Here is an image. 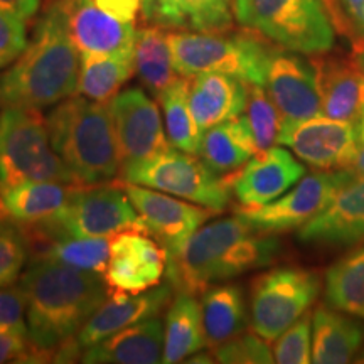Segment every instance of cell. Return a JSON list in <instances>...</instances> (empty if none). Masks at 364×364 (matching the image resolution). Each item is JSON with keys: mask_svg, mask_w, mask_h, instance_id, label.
<instances>
[{"mask_svg": "<svg viewBox=\"0 0 364 364\" xmlns=\"http://www.w3.org/2000/svg\"><path fill=\"white\" fill-rule=\"evenodd\" d=\"M265 90L280 110L284 122H299L322 115L316 66L300 56V53L273 49Z\"/></svg>", "mask_w": 364, "mask_h": 364, "instance_id": "cell-16", "label": "cell"}, {"mask_svg": "<svg viewBox=\"0 0 364 364\" xmlns=\"http://www.w3.org/2000/svg\"><path fill=\"white\" fill-rule=\"evenodd\" d=\"M108 105L122 166L144 161L171 147L157 103L140 88L118 91Z\"/></svg>", "mask_w": 364, "mask_h": 364, "instance_id": "cell-13", "label": "cell"}, {"mask_svg": "<svg viewBox=\"0 0 364 364\" xmlns=\"http://www.w3.org/2000/svg\"><path fill=\"white\" fill-rule=\"evenodd\" d=\"M322 113L346 122H359L364 112V73L353 61L314 59Z\"/></svg>", "mask_w": 364, "mask_h": 364, "instance_id": "cell-23", "label": "cell"}, {"mask_svg": "<svg viewBox=\"0 0 364 364\" xmlns=\"http://www.w3.org/2000/svg\"><path fill=\"white\" fill-rule=\"evenodd\" d=\"M147 22L166 29L228 33L233 29V0H150Z\"/></svg>", "mask_w": 364, "mask_h": 364, "instance_id": "cell-24", "label": "cell"}, {"mask_svg": "<svg viewBox=\"0 0 364 364\" xmlns=\"http://www.w3.org/2000/svg\"><path fill=\"white\" fill-rule=\"evenodd\" d=\"M353 63L364 73V39L356 41L353 53Z\"/></svg>", "mask_w": 364, "mask_h": 364, "instance_id": "cell-44", "label": "cell"}, {"mask_svg": "<svg viewBox=\"0 0 364 364\" xmlns=\"http://www.w3.org/2000/svg\"><path fill=\"white\" fill-rule=\"evenodd\" d=\"M356 172L317 171L304 176L279 199L260 208H240V215L253 230L263 235H280L300 230L324 209L341 189L354 179Z\"/></svg>", "mask_w": 364, "mask_h": 364, "instance_id": "cell-11", "label": "cell"}, {"mask_svg": "<svg viewBox=\"0 0 364 364\" xmlns=\"http://www.w3.org/2000/svg\"><path fill=\"white\" fill-rule=\"evenodd\" d=\"M21 287L26 294L29 339L44 363H53L54 353L76 338L110 295L102 273L46 258L27 262Z\"/></svg>", "mask_w": 364, "mask_h": 364, "instance_id": "cell-1", "label": "cell"}, {"mask_svg": "<svg viewBox=\"0 0 364 364\" xmlns=\"http://www.w3.org/2000/svg\"><path fill=\"white\" fill-rule=\"evenodd\" d=\"M297 236L302 243L354 247L364 245V176H354Z\"/></svg>", "mask_w": 364, "mask_h": 364, "instance_id": "cell-19", "label": "cell"}, {"mask_svg": "<svg viewBox=\"0 0 364 364\" xmlns=\"http://www.w3.org/2000/svg\"><path fill=\"white\" fill-rule=\"evenodd\" d=\"M27 22L0 11V68L12 65L24 53L27 41Z\"/></svg>", "mask_w": 364, "mask_h": 364, "instance_id": "cell-39", "label": "cell"}, {"mask_svg": "<svg viewBox=\"0 0 364 364\" xmlns=\"http://www.w3.org/2000/svg\"><path fill=\"white\" fill-rule=\"evenodd\" d=\"M29 181L80 186L54 150L48 120L41 110L4 107L0 112V193Z\"/></svg>", "mask_w": 364, "mask_h": 364, "instance_id": "cell-5", "label": "cell"}, {"mask_svg": "<svg viewBox=\"0 0 364 364\" xmlns=\"http://www.w3.org/2000/svg\"><path fill=\"white\" fill-rule=\"evenodd\" d=\"M78 95L108 103L135 75V49L113 54H80Z\"/></svg>", "mask_w": 364, "mask_h": 364, "instance_id": "cell-31", "label": "cell"}, {"mask_svg": "<svg viewBox=\"0 0 364 364\" xmlns=\"http://www.w3.org/2000/svg\"><path fill=\"white\" fill-rule=\"evenodd\" d=\"M334 24L338 33L348 34L356 41L364 39V0H332Z\"/></svg>", "mask_w": 364, "mask_h": 364, "instance_id": "cell-40", "label": "cell"}, {"mask_svg": "<svg viewBox=\"0 0 364 364\" xmlns=\"http://www.w3.org/2000/svg\"><path fill=\"white\" fill-rule=\"evenodd\" d=\"M0 332L29 338L26 294L21 284L0 287Z\"/></svg>", "mask_w": 364, "mask_h": 364, "instance_id": "cell-38", "label": "cell"}, {"mask_svg": "<svg viewBox=\"0 0 364 364\" xmlns=\"http://www.w3.org/2000/svg\"><path fill=\"white\" fill-rule=\"evenodd\" d=\"M76 184L58 181H29L0 193V215L19 226L53 220L66 206Z\"/></svg>", "mask_w": 364, "mask_h": 364, "instance_id": "cell-26", "label": "cell"}, {"mask_svg": "<svg viewBox=\"0 0 364 364\" xmlns=\"http://www.w3.org/2000/svg\"><path fill=\"white\" fill-rule=\"evenodd\" d=\"M243 117L247 120L258 152H263L279 142L282 127H284V117L277 105L273 103L265 86L250 85L248 103Z\"/></svg>", "mask_w": 364, "mask_h": 364, "instance_id": "cell-34", "label": "cell"}, {"mask_svg": "<svg viewBox=\"0 0 364 364\" xmlns=\"http://www.w3.org/2000/svg\"><path fill=\"white\" fill-rule=\"evenodd\" d=\"M213 356L218 363L230 364H270L275 363L270 343L257 332L245 331L243 334L213 348Z\"/></svg>", "mask_w": 364, "mask_h": 364, "instance_id": "cell-36", "label": "cell"}, {"mask_svg": "<svg viewBox=\"0 0 364 364\" xmlns=\"http://www.w3.org/2000/svg\"><path fill=\"white\" fill-rule=\"evenodd\" d=\"M49 223L78 238H113L124 231H145L129 194L117 184L75 186L66 206Z\"/></svg>", "mask_w": 364, "mask_h": 364, "instance_id": "cell-10", "label": "cell"}, {"mask_svg": "<svg viewBox=\"0 0 364 364\" xmlns=\"http://www.w3.org/2000/svg\"><path fill=\"white\" fill-rule=\"evenodd\" d=\"M174 289L169 280L142 294L112 295L78 332L80 346L86 349L125 327L159 316L171 304Z\"/></svg>", "mask_w": 364, "mask_h": 364, "instance_id": "cell-20", "label": "cell"}, {"mask_svg": "<svg viewBox=\"0 0 364 364\" xmlns=\"http://www.w3.org/2000/svg\"><path fill=\"white\" fill-rule=\"evenodd\" d=\"M321 294V277L304 267H279L252 282L250 324L273 343L294 322L306 316Z\"/></svg>", "mask_w": 364, "mask_h": 364, "instance_id": "cell-9", "label": "cell"}, {"mask_svg": "<svg viewBox=\"0 0 364 364\" xmlns=\"http://www.w3.org/2000/svg\"><path fill=\"white\" fill-rule=\"evenodd\" d=\"M304 176L306 167L292 156V150L273 145L255 154L228 179L241 208H260L279 199Z\"/></svg>", "mask_w": 364, "mask_h": 364, "instance_id": "cell-17", "label": "cell"}, {"mask_svg": "<svg viewBox=\"0 0 364 364\" xmlns=\"http://www.w3.org/2000/svg\"><path fill=\"white\" fill-rule=\"evenodd\" d=\"M2 363H43V359L29 338L0 332V364Z\"/></svg>", "mask_w": 364, "mask_h": 364, "instance_id": "cell-41", "label": "cell"}, {"mask_svg": "<svg viewBox=\"0 0 364 364\" xmlns=\"http://www.w3.org/2000/svg\"><path fill=\"white\" fill-rule=\"evenodd\" d=\"M41 0H0V11L12 14L24 22L33 21L38 16Z\"/></svg>", "mask_w": 364, "mask_h": 364, "instance_id": "cell-43", "label": "cell"}, {"mask_svg": "<svg viewBox=\"0 0 364 364\" xmlns=\"http://www.w3.org/2000/svg\"><path fill=\"white\" fill-rule=\"evenodd\" d=\"M324 4L327 7V12H329V16L332 19V16H334V2H332V0H324Z\"/></svg>", "mask_w": 364, "mask_h": 364, "instance_id": "cell-47", "label": "cell"}, {"mask_svg": "<svg viewBox=\"0 0 364 364\" xmlns=\"http://www.w3.org/2000/svg\"><path fill=\"white\" fill-rule=\"evenodd\" d=\"M273 358L280 364L312 363V316H302L275 339Z\"/></svg>", "mask_w": 364, "mask_h": 364, "instance_id": "cell-37", "label": "cell"}, {"mask_svg": "<svg viewBox=\"0 0 364 364\" xmlns=\"http://www.w3.org/2000/svg\"><path fill=\"white\" fill-rule=\"evenodd\" d=\"M201 312L208 348L243 334L250 324L243 290L235 284L209 285L203 292Z\"/></svg>", "mask_w": 364, "mask_h": 364, "instance_id": "cell-29", "label": "cell"}, {"mask_svg": "<svg viewBox=\"0 0 364 364\" xmlns=\"http://www.w3.org/2000/svg\"><path fill=\"white\" fill-rule=\"evenodd\" d=\"M258 154L243 115L203 132L198 156L213 172L231 176Z\"/></svg>", "mask_w": 364, "mask_h": 364, "instance_id": "cell-28", "label": "cell"}, {"mask_svg": "<svg viewBox=\"0 0 364 364\" xmlns=\"http://www.w3.org/2000/svg\"><path fill=\"white\" fill-rule=\"evenodd\" d=\"M122 181L176 196L220 215L231 199L230 179L213 172L201 157L179 149L122 166Z\"/></svg>", "mask_w": 364, "mask_h": 364, "instance_id": "cell-8", "label": "cell"}, {"mask_svg": "<svg viewBox=\"0 0 364 364\" xmlns=\"http://www.w3.org/2000/svg\"><path fill=\"white\" fill-rule=\"evenodd\" d=\"M326 304L364 321V247L346 253L324 275Z\"/></svg>", "mask_w": 364, "mask_h": 364, "instance_id": "cell-32", "label": "cell"}, {"mask_svg": "<svg viewBox=\"0 0 364 364\" xmlns=\"http://www.w3.org/2000/svg\"><path fill=\"white\" fill-rule=\"evenodd\" d=\"M189 83L191 78L179 75L161 95L159 102L162 105L169 142L176 149L198 156L203 134L196 125L189 108Z\"/></svg>", "mask_w": 364, "mask_h": 364, "instance_id": "cell-33", "label": "cell"}, {"mask_svg": "<svg viewBox=\"0 0 364 364\" xmlns=\"http://www.w3.org/2000/svg\"><path fill=\"white\" fill-rule=\"evenodd\" d=\"M204 348H208V343L201 302H198L194 294L179 290L169 304L164 324L162 363H182Z\"/></svg>", "mask_w": 364, "mask_h": 364, "instance_id": "cell-27", "label": "cell"}, {"mask_svg": "<svg viewBox=\"0 0 364 364\" xmlns=\"http://www.w3.org/2000/svg\"><path fill=\"white\" fill-rule=\"evenodd\" d=\"M135 73L152 98L174 83L177 75L172 59L169 33L166 27L149 24L136 31L135 38Z\"/></svg>", "mask_w": 364, "mask_h": 364, "instance_id": "cell-30", "label": "cell"}, {"mask_svg": "<svg viewBox=\"0 0 364 364\" xmlns=\"http://www.w3.org/2000/svg\"><path fill=\"white\" fill-rule=\"evenodd\" d=\"M353 171L356 172V176H364V145L361 147V152H359L358 161L354 164Z\"/></svg>", "mask_w": 364, "mask_h": 364, "instance_id": "cell-45", "label": "cell"}, {"mask_svg": "<svg viewBox=\"0 0 364 364\" xmlns=\"http://www.w3.org/2000/svg\"><path fill=\"white\" fill-rule=\"evenodd\" d=\"M279 144L300 161L321 171L353 169L363 142L356 122L317 115L299 122H284Z\"/></svg>", "mask_w": 364, "mask_h": 364, "instance_id": "cell-12", "label": "cell"}, {"mask_svg": "<svg viewBox=\"0 0 364 364\" xmlns=\"http://www.w3.org/2000/svg\"><path fill=\"white\" fill-rule=\"evenodd\" d=\"M228 33H169L177 75L193 78L203 73H220L248 85L265 86L273 48L258 38L260 34Z\"/></svg>", "mask_w": 364, "mask_h": 364, "instance_id": "cell-6", "label": "cell"}, {"mask_svg": "<svg viewBox=\"0 0 364 364\" xmlns=\"http://www.w3.org/2000/svg\"><path fill=\"white\" fill-rule=\"evenodd\" d=\"M105 12L124 22H135L142 11V0H95Z\"/></svg>", "mask_w": 364, "mask_h": 364, "instance_id": "cell-42", "label": "cell"}, {"mask_svg": "<svg viewBox=\"0 0 364 364\" xmlns=\"http://www.w3.org/2000/svg\"><path fill=\"white\" fill-rule=\"evenodd\" d=\"M122 188L142 218L147 233L154 235V238L167 250L169 258L179 252L194 231L216 215L199 204L186 203V199L145 186L122 182Z\"/></svg>", "mask_w": 364, "mask_h": 364, "instance_id": "cell-15", "label": "cell"}, {"mask_svg": "<svg viewBox=\"0 0 364 364\" xmlns=\"http://www.w3.org/2000/svg\"><path fill=\"white\" fill-rule=\"evenodd\" d=\"M169 253L145 231H124L110 241V260L103 277L110 295H135L162 284Z\"/></svg>", "mask_w": 364, "mask_h": 364, "instance_id": "cell-14", "label": "cell"}, {"mask_svg": "<svg viewBox=\"0 0 364 364\" xmlns=\"http://www.w3.org/2000/svg\"><path fill=\"white\" fill-rule=\"evenodd\" d=\"M280 248L275 235L258 233L240 215L206 223L169 258V280L177 290L203 294L209 285L270 265Z\"/></svg>", "mask_w": 364, "mask_h": 364, "instance_id": "cell-3", "label": "cell"}, {"mask_svg": "<svg viewBox=\"0 0 364 364\" xmlns=\"http://www.w3.org/2000/svg\"><path fill=\"white\" fill-rule=\"evenodd\" d=\"M81 56L56 0L44 9L27 44L0 75V107H54L78 93Z\"/></svg>", "mask_w": 364, "mask_h": 364, "instance_id": "cell-2", "label": "cell"}, {"mask_svg": "<svg viewBox=\"0 0 364 364\" xmlns=\"http://www.w3.org/2000/svg\"><path fill=\"white\" fill-rule=\"evenodd\" d=\"M149 4H150V0H142V14L149 9Z\"/></svg>", "mask_w": 364, "mask_h": 364, "instance_id": "cell-48", "label": "cell"}, {"mask_svg": "<svg viewBox=\"0 0 364 364\" xmlns=\"http://www.w3.org/2000/svg\"><path fill=\"white\" fill-rule=\"evenodd\" d=\"M358 125H359V135H361V142L364 145V112H363V117L359 118Z\"/></svg>", "mask_w": 364, "mask_h": 364, "instance_id": "cell-46", "label": "cell"}, {"mask_svg": "<svg viewBox=\"0 0 364 364\" xmlns=\"http://www.w3.org/2000/svg\"><path fill=\"white\" fill-rule=\"evenodd\" d=\"M233 11L241 26L289 51L321 56L334 46L324 0H233Z\"/></svg>", "mask_w": 364, "mask_h": 364, "instance_id": "cell-7", "label": "cell"}, {"mask_svg": "<svg viewBox=\"0 0 364 364\" xmlns=\"http://www.w3.org/2000/svg\"><path fill=\"white\" fill-rule=\"evenodd\" d=\"M364 344V321L336 309L318 306L312 314V363L353 361Z\"/></svg>", "mask_w": 364, "mask_h": 364, "instance_id": "cell-25", "label": "cell"}, {"mask_svg": "<svg viewBox=\"0 0 364 364\" xmlns=\"http://www.w3.org/2000/svg\"><path fill=\"white\" fill-rule=\"evenodd\" d=\"M51 144L80 186L110 184L122 172L115 129L107 103L73 95L46 117Z\"/></svg>", "mask_w": 364, "mask_h": 364, "instance_id": "cell-4", "label": "cell"}, {"mask_svg": "<svg viewBox=\"0 0 364 364\" xmlns=\"http://www.w3.org/2000/svg\"><path fill=\"white\" fill-rule=\"evenodd\" d=\"M164 322L156 317L125 327L100 343L86 348V364H156L162 363Z\"/></svg>", "mask_w": 364, "mask_h": 364, "instance_id": "cell-22", "label": "cell"}, {"mask_svg": "<svg viewBox=\"0 0 364 364\" xmlns=\"http://www.w3.org/2000/svg\"><path fill=\"white\" fill-rule=\"evenodd\" d=\"M29 262V247L22 228L0 215V287L16 284Z\"/></svg>", "mask_w": 364, "mask_h": 364, "instance_id": "cell-35", "label": "cell"}, {"mask_svg": "<svg viewBox=\"0 0 364 364\" xmlns=\"http://www.w3.org/2000/svg\"><path fill=\"white\" fill-rule=\"evenodd\" d=\"M80 54H113L135 49V22L110 16L95 0H56Z\"/></svg>", "mask_w": 364, "mask_h": 364, "instance_id": "cell-18", "label": "cell"}, {"mask_svg": "<svg viewBox=\"0 0 364 364\" xmlns=\"http://www.w3.org/2000/svg\"><path fill=\"white\" fill-rule=\"evenodd\" d=\"M250 85L235 76L203 73L191 78L189 108L198 129L206 132L247 110Z\"/></svg>", "mask_w": 364, "mask_h": 364, "instance_id": "cell-21", "label": "cell"}]
</instances>
